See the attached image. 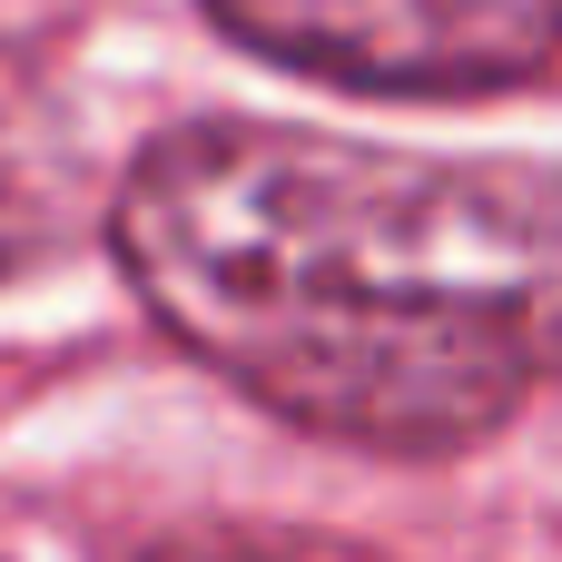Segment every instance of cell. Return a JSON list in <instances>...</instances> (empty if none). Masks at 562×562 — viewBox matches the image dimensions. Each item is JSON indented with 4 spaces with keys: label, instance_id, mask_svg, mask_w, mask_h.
I'll list each match as a JSON object with an SVG mask.
<instances>
[{
    "label": "cell",
    "instance_id": "cell-1",
    "mask_svg": "<svg viewBox=\"0 0 562 562\" xmlns=\"http://www.w3.org/2000/svg\"><path fill=\"white\" fill-rule=\"evenodd\" d=\"M138 306L267 415L454 454L562 385V168L188 119L109 198Z\"/></svg>",
    "mask_w": 562,
    "mask_h": 562
},
{
    "label": "cell",
    "instance_id": "cell-2",
    "mask_svg": "<svg viewBox=\"0 0 562 562\" xmlns=\"http://www.w3.org/2000/svg\"><path fill=\"white\" fill-rule=\"evenodd\" d=\"M277 69L395 99H484L562 59V0H207Z\"/></svg>",
    "mask_w": 562,
    "mask_h": 562
},
{
    "label": "cell",
    "instance_id": "cell-3",
    "mask_svg": "<svg viewBox=\"0 0 562 562\" xmlns=\"http://www.w3.org/2000/svg\"><path fill=\"white\" fill-rule=\"evenodd\" d=\"M69 217H79V119L59 79L20 40H0V277L59 247Z\"/></svg>",
    "mask_w": 562,
    "mask_h": 562
},
{
    "label": "cell",
    "instance_id": "cell-4",
    "mask_svg": "<svg viewBox=\"0 0 562 562\" xmlns=\"http://www.w3.org/2000/svg\"><path fill=\"white\" fill-rule=\"evenodd\" d=\"M138 562H366V553L306 543V533H178V543H158Z\"/></svg>",
    "mask_w": 562,
    "mask_h": 562
}]
</instances>
